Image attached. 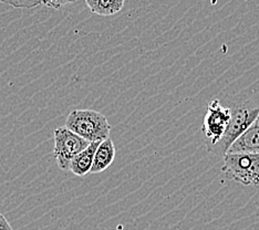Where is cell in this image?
<instances>
[{
	"instance_id": "cell-1",
	"label": "cell",
	"mask_w": 259,
	"mask_h": 230,
	"mask_svg": "<svg viewBox=\"0 0 259 230\" xmlns=\"http://www.w3.org/2000/svg\"><path fill=\"white\" fill-rule=\"evenodd\" d=\"M64 126L89 143L109 139L112 129L107 116L89 109H78L70 112Z\"/></svg>"
},
{
	"instance_id": "cell-2",
	"label": "cell",
	"mask_w": 259,
	"mask_h": 230,
	"mask_svg": "<svg viewBox=\"0 0 259 230\" xmlns=\"http://www.w3.org/2000/svg\"><path fill=\"white\" fill-rule=\"evenodd\" d=\"M222 170L229 180L259 187V154H226Z\"/></svg>"
},
{
	"instance_id": "cell-3",
	"label": "cell",
	"mask_w": 259,
	"mask_h": 230,
	"mask_svg": "<svg viewBox=\"0 0 259 230\" xmlns=\"http://www.w3.org/2000/svg\"><path fill=\"white\" fill-rule=\"evenodd\" d=\"M259 116V108H249V106H234L232 108V117L228 124L225 134L222 140L210 147L207 151L211 154L225 156L231 146L236 142L246 129L248 128Z\"/></svg>"
},
{
	"instance_id": "cell-4",
	"label": "cell",
	"mask_w": 259,
	"mask_h": 230,
	"mask_svg": "<svg viewBox=\"0 0 259 230\" xmlns=\"http://www.w3.org/2000/svg\"><path fill=\"white\" fill-rule=\"evenodd\" d=\"M232 108L223 106L220 100L214 99L207 104V111L204 116L202 132L207 150L222 140L231 122Z\"/></svg>"
},
{
	"instance_id": "cell-5",
	"label": "cell",
	"mask_w": 259,
	"mask_h": 230,
	"mask_svg": "<svg viewBox=\"0 0 259 230\" xmlns=\"http://www.w3.org/2000/svg\"><path fill=\"white\" fill-rule=\"evenodd\" d=\"M54 141V156L58 167L64 172L69 170L72 159L91 144L66 126L56 129Z\"/></svg>"
},
{
	"instance_id": "cell-6",
	"label": "cell",
	"mask_w": 259,
	"mask_h": 230,
	"mask_svg": "<svg viewBox=\"0 0 259 230\" xmlns=\"http://www.w3.org/2000/svg\"><path fill=\"white\" fill-rule=\"evenodd\" d=\"M241 153L259 154V116L231 146L227 154H241Z\"/></svg>"
},
{
	"instance_id": "cell-7",
	"label": "cell",
	"mask_w": 259,
	"mask_h": 230,
	"mask_svg": "<svg viewBox=\"0 0 259 230\" xmlns=\"http://www.w3.org/2000/svg\"><path fill=\"white\" fill-rule=\"evenodd\" d=\"M99 144L100 142L91 143L85 150L79 153L71 161L69 172H71L73 175L78 177H84L88 174H90Z\"/></svg>"
},
{
	"instance_id": "cell-8",
	"label": "cell",
	"mask_w": 259,
	"mask_h": 230,
	"mask_svg": "<svg viewBox=\"0 0 259 230\" xmlns=\"http://www.w3.org/2000/svg\"><path fill=\"white\" fill-rule=\"evenodd\" d=\"M115 154V146L111 137L100 142L90 174H99L107 170L110 165L114 162Z\"/></svg>"
},
{
	"instance_id": "cell-9",
	"label": "cell",
	"mask_w": 259,
	"mask_h": 230,
	"mask_svg": "<svg viewBox=\"0 0 259 230\" xmlns=\"http://www.w3.org/2000/svg\"><path fill=\"white\" fill-rule=\"evenodd\" d=\"M124 4L125 0H99L90 10L99 16L110 17L119 14Z\"/></svg>"
},
{
	"instance_id": "cell-10",
	"label": "cell",
	"mask_w": 259,
	"mask_h": 230,
	"mask_svg": "<svg viewBox=\"0 0 259 230\" xmlns=\"http://www.w3.org/2000/svg\"><path fill=\"white\" fill-rule=\"evenodd\" d=\"M0 2L16 9H31L42 4V0H0Z\"/></svg>"
},
{
	"instance_id": "cell-11",
	"label": "cell",
	"mask_w": 259,
	"mask_h": 230,
	"mask_svg": "<svg viewBox=\"0 0 259 230\" xmlns=\"http://www.w3.org/2000/svg\"><path fill=\"white\" fill-rule=\"evenodd\" d=\"M76 0H42V4L52 9H60L69 4H73Z\"/></svg>"
},
{
	"instance_id": "cell-12",
	"label": "cell",
	"mask_w": 259,
	"mask_h": 230,
	"mask_svg": "<svg viewBox=\"0 0 259 230\" xmlns=\"http://www.w3.org/2000/svg\"><path fill=\"white\" fill-rule=\"evenodd\" d=\"M0 230H14L9 221L6 219V217L2 212H0Z\"/></svg>"
},
{
	"instance_id": "cell-13",
	"label": "cell",
	"mask_w": 259,
	"mask_h": 230,
	"mask_svg": "<svg viewBox=\"0 0 259 230\" xmlns=\"http://www.w3.org/2000/svg\"><path fill=\"white\" fill-rule=\"evenodd\" d=\"M98 2H99V0H85V4H87L88 7H89V9H91Z\"/></svg>"
},
{
	"instance_id": "cell-14",
	"label": "cell",
	"mask_w": 259,
	"mask_h": 230,
	"mask_svg": "<svg viewBox=\"0 0 259 230\" xmlns=\"http://www.w3.org/2000/svg\"><path fill=\"white\" fill-rule=\"evenodd\" d=\"M258 108H259V106H258Z\"/></svg>"
}]
</instances>
